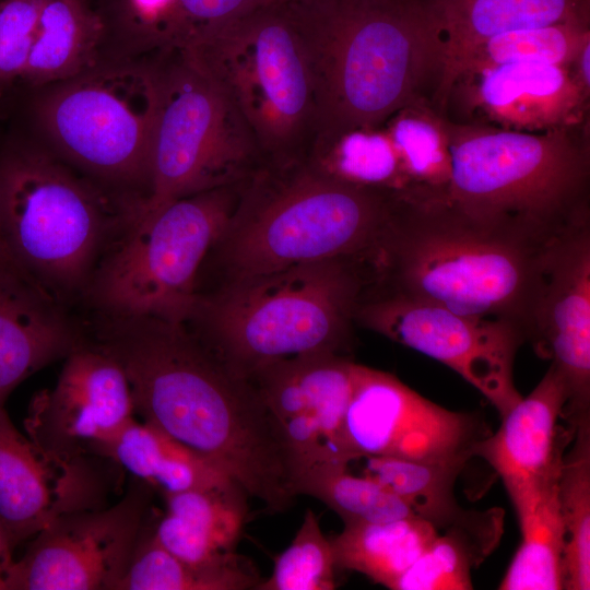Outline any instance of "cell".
<instances>
[{"label":"cell","mask_w":590,"mask_h":590,"mask_svg":"<svg viewBox=\"0 0 590 590\" xmlns=\"http://www.w3.org/2000/svg\"><path fill=\"white\" fill-rule=\"evenodd\" d=\"M83 324L122 368L135 415L206 458L269 511L293 505V471L275 417L250 381L186 323L87 314Z\"/></svg>","instance_id":"obj_1"},{"label":"cell","mask_w":590,"mask_h":590,"mask_svg":"<svg viewBox=\"0 0 590 590\" xmlns=\"http://www.w3.org/2000/svg\"><path fill=\"white\" fill-rule=\"evenodd\" d=\"M312 82L317 133L308 157L356 130L381 129L433 98L442 46L426 0L285 1Z\"/></svg>","instance_id":"obj_2"},{"label":"cell","mask_w":590,"mask_h":590,"mask_svg":"<svg viewBox=\"0 0 590 590\" xmlns=\"http://www.w3.org/2000/svg\"><path fill=\"white\" fill-rule=\"evenodd\" d=\"M555 238L475 217L447 192L399 193L366 287L465 316L506 320L528 340Z\"/></svg>","instance_id":"obj_3"},{"label":"cell","mask_w":590,"mask_h":590,"mask_svg":"<svg viewBox=\"0 0 590 590\" xmlns=\"http://www.w3.org/2000/svg\"><path fill=\"white\" fill-rule=\"evenodd\" d=\"M398 193L339 179L308 157L262 162L241 181L208 257L226 280L329 259L370 263Z\"/></svg>","instance_id":"obj_4"},{"label":"cell","mask_w":590,"mask_h":590,"mask_svg":"<svg viewBox=\"0 0 590 590\" xmlns=\"http://www.w3.org/2000/svg\"><path fill=\"white\" fill-rule=\"evenodd\" d=\"M142 205L85 177L32 134H9L0 144L1 235L23 270L69 311Z\"/></svg>","instance_id":"obj_5"},{"label":"cell","mask_w":590,"mask_h":590,"mask_svg":"<svg viewBox=\"0 0 590 590\" xmlns=\"http://www.w3.org/2000/svg\"><path fill=\"white\" fill-rule=\"evenodd\" d=\"M367 263L329 259L226 280L199 292L185 322L231 371L346 347L368 283Z\"/></svg>","instance_id":"obj_6"},{"label":"cell","mask_w":590,"mask_h":590,"mask_svg":"<svg viewBox=\"0 0 590 590\" xmlns=\"http://www.w3.org/2000/svg\"><path fill=\"white\" fill-rule=\"evenodd\" d=\"M445 129L447 196L465 212L543 239L590 219L588 122L533 133L445 117Z\"/></svg>","instance_id":"obj_7"},{"label":"cell","mask_w":590,"mask_h":590,"mask_svg":"<svg viewBox=\"0 0 590 590\" xmlns=\"http://www.w3.org/2000/svg\"><path fill=\"white\" fill-rule=\"evenodd\" d=\"M28 92L31 134L39 143L117 196L146 202L157 97L153 52Z\"/></svg>","instance_id":"obj_8"},{"label":"cell","mask_w":590,"mask_h":590,"mask_svg":"<svg viewBox=\"0 0 590 590\" xmlns=\"http://www.w3.org/2000/svg\"><path fill=\"white\" fill-rule=\"evenodd\" d=\"M240 184L143 205L99 260L80 305L87 314L185 323Z\"/></svg>","instance_id":"obj_9"},{"label":"cell","mask_w":590,"mask_h":590,"mask_svg":"<svg viewBox=\"0 0 590 590\" xmlns=\"http://www.w3.org/2000/svg\"><path fill=\"white\" fill-rule=\"evenodd\" d=\"M184 50L236 107L263 162L308 157L317 133L315 95L285 1L258 7Z\"/></svg>","instance_id":"obj_10"},{"label":"cell","mask_w":590,"mask_h":590,"mask_svg":"<svg viewBox=\"0 0 590 590\" xmlns=\"http://www.w3.org/2000/svg\"><path fill=\"white\" fill-rule=\"evenodd\" d=\"M153 57L157 97L144 205L247 179L263 158L236 107L184 49Z\"/></svg>","instance_id":"obj_11"},{"label":"cell","mask_w":590,"mask_h":590,"mask_svg":"<svg viewBox=\"0 0 590 590\" xmlns=\"http://www.w3.org/2000/svg\"><path fill=\"white\" fill-rule=\"evenodd\" d=\"M355 322L451 368L504 416L521 398L516 354L527 337L506 320L465 316L445 307L365 288Z\"/></svg>","instance_id":"obj_12"},{"label":"cell","mask_w":590,"mask_h":590,"mask_svg":"<svg viewBox=\"0 0 590 590\" xmlns=\"http://www.w3.org/2000/svg\"><path fill=\"white\" fill-rule=\"evenodd\" d=\"M132 481L119 500L48 523L8 565L0 590H118L151 520L154 491Z\"/></svg>","instance_id":"obj_13"},{"label":"cell","mask_w":590,"mask_h":590,"mask_svg":"<svg viewBox=\"0 0 590 590\" xmlns=\"http://www.w3.org/2000/svg\"><path fill=\"white\" fill-rule=\"evenodd\" d=\"M489 434L479 416L445 409L394 375L354 363L342 432L345 464L358 456L467 463Z\"/></svg>","instance_id":"obj_14"},{"label":"cell","mask_w":590,"mask_h":590,"mask_svg":"<svg viewBox=\"0 0 590 590\" xmlns=\"http://www.w3.org/2000/svg\"><path fill=\"white\" fill-rule=\"evenodd\" d=\"M63 359L55 387L32 399L25 434L44 451L66 460L106 458L110 442L135 417L129 381L120 365L85 333Z\"/></svg>","instance_id":"obj_15"},{"label":"cell","mask_w":590,"mask_h":590,"mask_svg":"<svg viewBox=\"0 0 590 590\" xmlns=\"http://www.w3.org/2000/svg\"><path fill=\"white\" fill-rule=\"evenodd\" d=\"M354 362L311 353L268 364L246 377L275 417L299 483L326 465L345 464L342 432Z\"/></svg>","instance_id":"obj_16"},{"label":"cell","mask_w":590,"mask_h":590,"mask_svg":"<svg viewBox=\"0 0 590 590\" xmlns=\"http://www.w3.org/2000/svg\"><path fill=\"white\" fill-rule=\"evenodd\" d=\"M528 340L566 382L564 417L590 415V219L550 245Z\"/></svg>","instance_id":"obj_17"},{"label":"cell","mask_w":590,"mask_h":590,"mask_svg":"<svg viewBox=\"0 0 590 590\" xmlns=\"http://www.w3.org/2000/svg\"><path fill=\"white\" fill-rule=\"evenodd\" d=\"M108 461L46 452L0 408V521L12 546L30 541L60 515L107 505Z\"/></svg>","instance_id":"obj_18"},{"label":"cell","mask_w":590,"mask_h":590,"mask_svg":"<svg viewBox=\"0 0 590 590\" xmlns=\"http://www.w3.org/2000/svg\"><path fill=\"white\" fill-rule=\"evenodd\" d=\"M589 99L569 66L518 62L457 78L444 114L456 104L452 121L538 133L587 123Z\"/></svg>","instance_id":"obj_19"},{"label":"cell","mask_w":590,"mask_h":590,"mask_svg":"<svg viewBox=\"0 0 590 590\" xmlns=\"http://www.w3.org/2000/svg\"><path fill=\"white\" fill-rule=\"evenodd\" d=\"M568 389L551 364L535 388L504 416L495 433L474 447L502 479L510 496L544 484L559 474L574 425L563 429L559 420L568 402Z\"/></svg>","instance_id":"obj_20"},{"label":"cell","mask_w":590,"mask_h":590,"mask_svg":"<svg viewBox=\"0 0 590 590\" xmlns=\"http://www.w3.org/2000/svg\"><path fill=\"white\" fill-rule=\"evenodd\" d=\"M121 0H44L19 85L33 91L128 58Z\"/></svg>","instance_id":"obj_21"},{"label":"cell","mask_w":590,"mask_h":590,"mask_svg":"<svg viewBox=\"0 0 590 590\" xmlns=\"http://www.w3.org/2000/svg\"><path fill=\"white\" fill-rule=\"evenodd\" d=\"M440 33L442 74L433 105L442 115L465 57L506 32L556 23L590 24V0H426Z\"/></svg>","instance_id":"obj_22"},{"label":"cell","mask_w":590,"mask_h":590,"mask_svg":"<svg viewBox=\"0 0 590 590\" xmlns=\"http://www.w3.org/2000/svg\"><path fill=\"white\" fill-rule=\"evenodd\" d=\"M247 496L234 480L165 496V511L153 520V534L167 551L192 566L223 564L237 554L248 514Z\"/></svg>","instance_id":"obj_23"},{"label":"cell","mask_w":590,"mask_h":590,"mask_svg":"<svg viewBox=\"0 0 590 590\" xmlns=\"http://www.w3.org/2000/svg\"><path fill=\"white\" fill-rule=\"evenodd\" d=\"M84 335L70 311L22 300L0 288V408L30 376L64 358Z\"/></svg>","instance_id":"obj_24"},{"label":"cell","mask_w":590,"mask_h":590,"mask_svg":"<svg viewBox=\"0 0 590 590\" xmlns=\"http://www.w3.org/2000/svg\"><path fill=\"white\" fill-rule=\"evenodd\" d=\"M105 457L163 497L233 480L193 449L135 417L117 434Z\"/></svg>","instance_id":"obj_25"},{"label":"cell","mask_w":590,"mask_h":590,"mask_svg":"<svg viewBox=\"0 0 590 590\" xmlns=\"http://www.w3.org/2000/svg\"><path fill=\"white\" fill-rule=\"evenodd\" d=\"M504 510H469L436 538L402 575L394 590H470L472 570L498 545Z\"/></svg>","instance_id":"obj_26"},{"label":"cell","mask_w":590,"mask_h":590,"mask_svg":"<svg viewBox=\"0 0 590 590\" xmlns=\"http://www.w3.org/2000/svg\"><path fill=\"white\" fill-rule=\"evenodd\" d=\"M557 479L510 497L521 530L499 590L563 589L564 527Z\"/></svg>","instance_id":"obj_27"},{"label":"cell","mask_w":590,"mask_h":590,"mask_svg":"<svg viewBox=\"0 0 590 590\" xmlns=\"http://www.w3.org/2000/svg\"><path fill=\"white\" fill-rule=\"evenodd\" d=\"M437 533L432 523L417 517L344 523L342 532L330 539L335 568L361 573L394 590Z\"/></svg>","instance_id":"obj_28"},{"label":"cell","mask_w":590,"mask_h":590,"mask_svg":"<svg viewBox=\"0 0 590 590\" xmlns=\"http://www.w3.org/2000/svg\"><path fill=\"white\" fill-rule=\"evenodd\" d=\"M262 581L252 562L236 554L211 567L192 566L167 551L145 527L118 590H247Z\"/></svg>","instance_id":"obj_29"},{"label":"cell","mask_w":590,"mask_h":590,"mask_svg":"<svg viewBox=\"0 0 590 590\" xmlns=\"http://www.w3.org/2000/svg\"><path fill=\"white\" fill-rule=\"evenodd\" d=\"M349 461L361 463L359 472L354 473L394 493L438 531L469 512L457 503L453 493L465 462H423L381 456H358Z\"/></svg>","instance_id":"obj_30"},{"label":"cell","mask_w":590,"mask_h":590,"mask_svg":"<svg viewBox=\"0 0 590 590\" xmlns=\"http://www.w3.org/2000/svg\"><path fill=\"white\" fill-rule=\"evenodd\" d=\"M557 479L564 527L563 589H590V415L575 422Z\"/></svg>","instance_id":"obj_31"},{"label":"cell","mask_w":590,"mask_h":590,"mask_svg":"<svg viewBox=\"0 0 590 590\" xmlns=\"http://www.w3.org/2000/svg\"><path fill=\"white\" fill-rule=\"evenodd\" d=\"M382 128L398 151L412 191L447 192L451 156L445 117L433 103L429 99L413 103L393 115Z\"/></svg>","instance_id":"obj_32"},{"label":"cell","mask_w":590,"mask_h":590,"mask_svg":"<svg viewBox=\"0 0 590 590\" xmlns=\"http://www.w3.org/2000/svg\"><path fill=\"white\" fill-rule=\"evenodd\" d=\"M588 42L590 24L586 23H556L502 33L465 57L452 83L460 75L507 63L569 66Z\"/></svg>","instance_id":"obj_33"},{"label":"cell","mask_w":590,"mask_h":590,"mask_svg":"<svg viewBox=\"0 0 590 590\" xmlns=\"http://www.w3.org/2000/svg\"><path fill=\"white\" fill-rule=\"evenodd\" d=\"M308 158L323 172L351 184L394 193L412 191L398 151L384 128L346 133L322 155Z\"/></svg>","instance_id":"obj_34"},{"label":"cell","mask_w":590,"mask_h":590,"mask_svg":"<svg viewBox=\"0 0 590 590\" xmlns=\"http://www.w3.org/2000/svg\"><path fill=\"white\" fill-rule=\"evenodd\" d=\"M297 494L321 500L344 523H379L417 517L402 498L344 464L326 465L308 475L299 483Z\"/></svg>","instance_id":"obj_35"},{"label":"cell","mask_w":590,"mask_h":590,"mask_svg":"<svg viewBox=\"0 0 590 590\" xmlns=\"http://www.w3.org/2000/svg\"><path fill=\"white\" fill-rule=\"evenodd\" d=\"M335 569L331 542L308 509L291 545L275 558L271 577L256 590H332Z\"/></svg>","instance_id":"obj_36"},{"label":"cell","mask_w":590,"mask_h":590,"mask_svg":"<svg viewBox=\"0 0 590 590\" xmlns=\"http://www.w3.org/2000/svg\"><path fill=\"white\" fill-rule=\"evenodd\" d=\"M275 0H173L161 35L162 49H184L202 36Z\"/></svg>","instance_id":"obj_37"},{"label":"cell","mask_w":590,"mask_h":590,"mask_svg":"<svg viewBox=\"0 0 590 590\" xmlns=\"http://www.w3.org/2000/svg\"><path fill=\"white\" fill-rule=\"evenodd\" d=\"M44 0H0V97L20 84Z\"/></svg>","instance_id":"obj_38"},{"label":"cell","mask_w":590,"mask_h":590,"mask_svg":"<svg viewBox=\"0 0 590 590\" xmlns=\"http://www.w3.org/2000/svg\"><path fill=\"white\" fill-rule=\"evenodd\" d=\"M0 288L31 304L55 306L54 299L17 263L0 232Z\"/></svg>","instance_id":"obj_39"},{"label":"cell","mask_w":590,"mask_h":590,"mask_svg":"<svg viewBox=\"0 0 590 590\" xmlns=\"http://www.w3.org/2000/svg\"><path fill=\"white\" fill-rule=\"evenodd\" d=\"M590 42H588L576 56L574 61L569 64L573 74L580 83V85L590 93Z\"/></svg>","instance_id":"obj_40"},{"label":"cell","mask_w":590,"mask_h":590,"mask_svg":"<svg viewBox=\"0 0 590 590\" xmlns=\"http://www.w3.org/2000/svg\"><path fill=\"white\" fill-rule=\"evenodd\" d=\"M13 550L9 535L0 521V587L5 568L13 560Z\"/></svg>","instance_id":"obj_41"},{"label":"cell","mask_w":590,"mask_h":590,"mask_svg":"<svg viewBox=\"0 0 590 590\" xmlns=\"http://www.w3.org/2000/svg\"><path fill=\"white\" fill-rule=\"evenodd\" d=\"M275 1H291V0H275Z\"/></svg>","instance_id":"obj_42"}]
</instances>
